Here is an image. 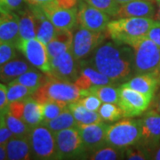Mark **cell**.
Listing matches in <instances>:
<instances>
[{"mask_svg":"<svg viewBox=\"0 0 160 160\" xmlns=\"http://www.w3.org/2000/svg\"><path fill=\"white\" fill-rule=\"evenodd\" d=\"M87 62L109 77L115 85H122L134 73L133 50L127 45H118L115 42L102 43Z\"/></svg>","mask_w":160,"mask_h":160,"instance_id":"1","label":"cell"},{"mask_svg":"<svg viewBox=\"0 0 160 160\" xmlns=\"http://www.w3.org/2000/svg\"><path fill=\"white\" fill-rule=\"evenodd\" d=\"M154 22V19L149 17L118 18L109 22L106 33L116 44L131 46L147 36Z\"/></svg>","mask_w":160,"mask_h":160,"instance_id":"2","label":"cell"},{"mask_svg":"<svg viewBox=\"0 0 160 160\" xmlns=\"http://www.w3.org/2000/svg\"><path fill=\"white\" fill-rule=\"evenodd\" d=\"M32 97L41 104L51 101L70 103L78 101L82 94L73 82L62 81L49 77L46 83L36 90Z\"/></svg>","mask_w":160,"mask_h":160,"instance_id":"3","label":"cell"},{"mask_svg":"<svg viewBox=\"0 0 160 160\" xmlns=\"http://www.w3.org/2000/svg\"><path fill=\"white\" fill-rule=\"evenodd\" d=\"M131 47L133 50L134 73L160 74V47L147 37L135 41Z\"/></svg>","mask_w":160,"mask_h":160,"instance_id":"4","label":"cell"},{"mask_svg":"<svg viewBox=\"0 0 160 160\" xmlns=\"http://www.w3.org/2000/svg\"><path fill=\"white\" fill-rule=\"evenodd\" d=\"M141 138L140 119H125L109 126L106 133L107 145L120 149L136 144Z\"/></svg>","mask_w":160,"mask_h":160,"instance_id":"5","label":"cell"},{"mask_svg":"<svg viewBox=\"0 0 160 160\" xmlns=\"http://www.w3.org/2000/svg\"><path fill=\"white\" fill-rule=\"evenodd\" d=\"M31 159H58L54 132L44 125L32 128L29 133Z\"/></svg>","mask_w":160,"mask_h":160,"instance_id":"6","label":"cell"},{"mask_svg":"<svg viewBox=\"0 0 160 160\" xmlns=\"http://www.w3.org/2000/svg\"><path fill=\"white\" fill-rule=\"evenodd\" d=\"M58 159L85 158L86 156L84 143L77 127H70L54 133Z\"/></svg>","mask_w":160,"mask_h":160,"instance_id":"7","label":"cell"},{"mask_svg":"<svg viewBox=\"0 0 160 160\" xmlns=\"http://www.w3.org/2000/svg\"><path fill=\"white\" fill-rule=\"evenodd\" d=\"M106 31L95 32L80 27L73 34L71 52L77 61L86 60L106 39Z\"/></svg>","mask_w":160,"mask_h":160,"instance_id":"8","label":"cell"},{"mask_svg":"<svg viewBox=\"0 0 160 160\" xmlns=\"http://www.w3.org/2000/svg\"><path fill=\"white\" fill-rule=\"evenodd\" d=\"M17 49L21 52L33 67L43 71L46 75L50 74L51 63L47 52V47L37 38L29 39L19 40Z\"/></svg>","mask_w":160,"mask_h":160,"instance_id":"9","label":"cell"},{"mask_svg":"<svg viewBox=\"0 0 160 160\" xmlns=\"http://www.w3.org/2000/svg\"><path fill=\"white\" fill-rule=\"evenodd\" d=\"M119 96L118 104L123 111L124 118H134L141 116L149 107L153 97L133 90L125 85L118 87Z\"/></svg>","mask_w":160,"mask_h":160,"instance_id":"10","label":"cell"},{"mask_svg":"<svg viewBox=\"0 0 160 160\" xmlns=\"http://www.w3.org/2000/svg\"><path fill=\"white\" fill-rule=\"evenodd\" d=\"M140 121L141 138L137 143L151 155L160 144V113L151 109Z\"/></svg>","mask_w":160,"mask_h":160,"instance_id":"11","label":"cell"},{"mask_svg":"<svg viewBox=\"0 0 160 160\" xmlns=\"http://www.w3.org/2000/svg\"><path fill=\"white\" fill-rule=\"evenodd\" d=\"M51 71L49 77L62 80L73 82L78 78L80 73V61H77L71 50L64 52L54 58H50Z\"/></svg>","mask_w":160,"mask_h":160,"instance_id":"12","label":"cell"},{"mask_svg":"<svg viewBox=\"0 0 160 160\" xmlns=\"http://www.w3.org/2000/svg\"><path fill=\"white\" fill-rule=\"evenodd\" d=\"M78 25L95 32L106 31L110 22L109 16L104 12L89 5L85 0H80L77 15Z\"/></svg>","mask_w":160,"mask_h":160,"instance_id":"13","label":"cell"},{"mask_svg":"<svg viewBox=\"0 0 160 160\" xmlns=\"http://www.w3.org/2000/svg\"><path fill=\"white\" fill-rule=\"evenodd\" d=\"M57 29H73L78 25V8H64L53 1L39 6Z\"/></svg>","mask_w":160,"mask_h":160,"instance_id":"14","label":"cell"},{"mask_svg":"<svg viewBox=\"0 0 160 160\" xmlns=\"http://www.w3.org/2000/svg\"><path fill=\"white\" fill-rule=\"evenodd\" d=\"M109 126V125L104 124L102 122L78 126L86 155L107 145L106 133Z\"/></svg>","mask_w":160,"mask_h":160,"instance_id":"15","label":"cell"},{"mask_svg":"<svg viewBox=\"0 0 160 160\" xmlns=\"http://www.w3.org/2000/svg\"><path fill=\"white\" fill-rule=\"evenodd\" d=\"M74 84L80 91L90 89L92 86L115 85L109 77L90 65L86 60L80 61V73Z\"/></svg>","mask_w":160,"mask_h":160,"instance_id":"16","label":"cell"},{"mask_svg":"<svg viewBox=\"0 0 160 160\" xmlns=\"http://www.w3.org/2000/svg\"><path fill=\"white\" fill-rule=\"evenodd\" d=\"M155 12V6L151 0H133L121 5L116 17L152 18Z\"/></svg>","mask_w":160,"mask_h":160,"instance_id":"17","label":"cell"},{"mask_svg":"<svg viewBox=\"0 0 160 160\" xmlns=\"http://www.w3.org/2000/svg\"><path fill=\"white\" fill-rule=\"evenodd\" d=\"M125 85L133 90L154 97L157 89L160 85V74L158 73H144L132 77Z\"/></svg>","mask_w":160,"mask_h":160,"instance_id":"18","label":"cell"},{"mask_svg":"<svg viewBox=\"0 0 160 160\" xmlns=\"http://www.w3.org/2000/svg\"><path fill=\"white\" fill-rule=\"evenodd\" d=\"M20 38L18 14L0 12V43H11L17 46Z\"/></svg>","mask_w":160,"mask_h":160,"instance_id":"19","label":"cell"},{"mask_svg":"<svg viewBox=\"0 0 160 160\" xmlns=\"http://www.w3.org/2000/svg\"><path fill=\"white\" fill-rule=\"evenodd\" d=\"M34 12L36 25V38L47 45L57 32V29L46 17L45 12L39 6H29Z\"/></svg>","mask_w":160,"mask_h":160,"instance_id":"20","label":"cell"},{"mask_svg":"<svg viewBox=\"0 0 160 160\" xmlns=\"http://www.w3.org/2000/svg\"><path fill=\"white\" fill-rule=\"evenodd\" d=\"M7 159H31V147L29 134L22 136L12 135L6 144Z\"/></svg>","mask_w":160,"mask_h":160,"instance_id":"21","label":"cell"},{"mask_svg":"<svg viewBox=\"0 0 160 160\" xmlns=\"http://www.w3.org/2000/svg\"><path fill=\"white\" fill-rule=\"evenodd\" d=\"M32 68L33 66L29 62L14 58L0 66V81L5 84H9Z\"/></svg>","mask_w":160,"mask_h":160,"instance_id":"22","label":"cell"},{"mask_svg":"<svg viewBox=\"0 0 160 160\" xmlns=\"http://www.w3.org/2000/svg\"><path fill=\"white\" fill-rule=\"evenodd\" d=\"M72 29H57L54 38L46 45L49 58H54L64 52L71 50L73 42Z\"/></svg>","mask_w":160,"mask_h":160,"instance_id":"23","label":"cell"},{"mask_svg":"<svg viewBox=\"0 0 160 160\" xmlns=\"http://www.w3.org/2000/svg\"><path fill=\"white\" fill-rule=\"evenodd\" d=\"M22 120L31 129L39 125H42L43 122L42 104L38 102L32 96L24 101Z\"/></svg>","mask_w":160,"mask_h":160,"instance_id":"24","label":"cell"},{"mask_svg":"<svg viewBox=\"0 0 160 160\" xmlns=\"http://www.w3.org/2000/svg\"><path fill=\"white\" fill-rule=\"evenodd\" d=\"M68 108L74 116L75 119L79 125H91L102 122L98 111H92L85 108L78 101L68 104Z\"/></svg>","mask_w":160,"mask_h":160,"instance_id":"25","label":"cell"},{"mask_svg":"<svg viewBox=\"0 0 160 160\" xmlns=\"http://www.w3.org/2000/svg\"><path fill=\"white\" fill-rule=\"evenodd\" d=\"M18 16L20 38L22 39H29L36 38L35 16L31 7L21 10L18 13Z\"/></svg>","mask_w":160,"mask_h":160,"instance_id":"26","label":"cell"},{"mask_svg":"<svg viewBox=\"0 0 160 160\" xmlns=\"http://www.w3.org/2000/svg\"><path fill=\"white\" fill-rule=\"evenodd\" d=\"M114 86L115 85H105V86H92L90 89L81 91V94L82 96H85L87 94H94L102 102L118 103L119 91H118V87H116Z\"/></svg>","mask_w":160,"mask_h":160,"instance_id":"27","label":"cell"},{"mask_svg":"<svg viewBox=\"0 0 160 160\" xmlns=\"http://www.w3.org/2000/svg\"><path fill=\"white\" fill-rule=\"evenodd\" d=\"M48 78H49L48 75H46L41 70L38 71L37 68L33 67L32 69H29L28 71L21 75L18 78L13 81H16L22 85H24V86L37 90L40 86H43L48 80Z\"/></svg>","mask_w":160,"mask_h":160,"instance_id":"28","label":"cell"},{"mask_svg":"<svg viewBox=\"0 0 160 160\" xmlns=\"http://www.w3.org/2000/svg\"><path fill=\"white\" fill-rule=\"evenodd\" d=\"M43 125L46 126L47 128H49L52 132H53L55 133L57 132L67 129V128L77 127L78 123L75 119L73 114L71 113V111L69 110V108H67L55 118L50 120Z\"/></svg>","mask_w":160,"mask_h":160,"instance_id":"29","label":"cell"},{"mask_svg":"<svg viewBox=\"0 0 160 160\" xmlns=\"http://www.w3.org/2000/svg\"><path fill=\"white\" fill-rule=\"evenodd\" d=\"M125 149L106 145L101 149L88 153L86 156V158L90 160L125 159Z\"/></svg>","mask_w":160,"mask_h":160,"instance_id":"30","label":"cell"},{"mask_svg":"<svg viewBox=\"0 0 160 160\" xmlns=\"http://www.w3.org/2000/svg\"><path fill=\"white\" fill-rule=\"evenodd\" d=\"M36 90L28 86L22 85L16 81H12L7 86V99L9 103L17 101H25L31 97Z\"/></svg>","mask_w":160,"mask_h":160,"instance_id":"31","label":"cell"},{"mask_svg":"<svg viewBox=\"0 0 160 160\" xmlns=\"http://www.w3.org/2000/svg\"><path fill=\"white\" fill-rule=\"evenodd\" d=\"M5 120H6V126L12 132V135H15V136L27 135L31 130V128L22 119L16 118L15 116L10 113L8 110L5 116Z\"/></svg>","mask_w":160,"mask_h":160,"instance_id":"32","label":"cell"},{"mask_svg":"<svg viewBox=\"0 0 160 160\" xmlns=\"http://www.w3.org/2000/svg\"><path fill=\"white\" fill-rule=\"evenodd\" d=\"M98 113L102 122H114L124 117L122 109L119 105H117V103L104 102L100 107Z\"/></svg>","mask_w":160,"mask_h":160,"instance_id":"33","label":"cell"},{"mask_svg":"<svg viewBox=\"0 0 160 160\" xmlns=\"http://www.w3.org/2000/svg\"><path fill=\"white\" fill-rule=\"evenodd\" d=\"M68 104L69 103L63 102H55V101L43 103L42 104V109H43L42 125L58 117L64 109L68 108Z\"/></svg>","mask_w":160,"mask_h":160,"instance_id":"34","label":"cell"},{"mask_svg":"<svg viewBox=\"0 0 160 160\" xmlns=\"http://www.w3.org/2000/svg\"><path fill=\"white\" fill-rule=\"evenodd\" d=\"M89 5L104 12L109 16L116 17L119 9V4L117 0H85Z\"/></svg>","mask_w":160,"mask_h":160,"instance_id":"35","label":"cell"},{"mask_svg":"<svg viewBox=\"0 0 160 160\" xmlns=\"http://www.w3.org/2000/svg\"><path fill=\"white\" fill-rule=\"evenodd\" d=\"M125 159L146 160L150 159L149 153L140 144H133L125 149Z\"/></svg>","mask_w":160,"mask_h":160,"instance_id":"36","label":"cell"},{"mask_svg":"<svg viewBox=\"0 0 160 160\" xmlns=\"http://www.w3.org/2000/svg\"><path fill=\"white\" fill-rule=\"evenodd\" d=\"M17 50V46L13 44L0 43V66L16 58Z\"/></svg>","mask_w":160,"mask_h":160,"instance_id":"37","label":"cell"},{"mask_svg":"<svg viewBox=\"0 0 160 160\" xmlns=\"http://www.w3.org/2000/svg\"><path fill=\"white\" fill-rule=\"evenodd\" d=\"M80 104H82L85 108L92 111H98L100 107L102 106V101L94 94H87L82 96L78 101Z\"/></svg>","mask_w":160,"mask_h":160,"instance_id":"38","label":"cell"},{"mask_svg":"<svg viewBox=\"0 0 160 160\" xmlns=\"http://www.w3.org/2000/svg\"><path fill=\"white\" fill-rule=\"evenodd\" d=\"M24 0H0V12L8 13L19 10Z\"/></svg>","mask_w":160,"mask_h":160,"instance_id":"39","label":"cell"},{"mask_svg":"<svg viewBox=\"0 0 160 160\" xmlns=\"http://www.w3.org/2000/svg\"><path fill=\"white\" fill-rule=\"evenodd\" d=\"M9 101L7 99V87L0 83V117L6 116L8 110Z\"/></svg>","mask_w":160,"mask_h":160,"instance_id":"40","label":"cell"},{"mask_svg":"<svg viewBox=\"0 0 160 160\" xmlns=\"http://www.w3.org/2000/svg\"><path fill=\"white\" fill-rule=\"evenodd\" d=\"M146 37L160 47V22L155 21Z\"/></svg>","mask_w":160,"mask_h":160,"instance_id":"41","label":"cell"},{"mask_svg":"<svg viewBox=\"0 0 160 160\" xmlns=\"http://www.w3.org/2000/svg\"><path fill=\"white\" fill-rule=\"evenodd\" d=\"M23 109H24V101L12 102L9 103V106H8V111L21 119H22Z\"/></svg>","mask_w":160,"mask_h":160,"instance_id":"42","label":"cell"},{"mask_svg":"<svg viewBox=\"0 0 160 160\" xmlns=\"http://www.w3.org/2000/svg\"><path fill=\"white\" fill-rule=\"evenodd\" d=\"M12 136V132L6 126V122L0 126V144H6Z\"/></svg>","mask_w":160,"mask_h":160,"instance_id":"43","label":"cell"},{"mask_svg":"<svg viewBox=\"0 0 160 160\" xmlns=\"http://www.w3.org/2000/svg\"><path fill=\"white\" fill-rule=\"evenodd\" d=\"M58 6L64 8H73L76 7L78 0H54Z\"/></svg>","mask_w":160,"mask_h":160,"instance_id":"44","label":"cell"},{"mask_svg":"<svg viewBox=\"0 0 160 160\" xmlns=\"http://www.w3.org/2000/svg\"><path fill=\"white\" fill-rule=\"evenodd\" d=\"M29 6H42L47 3H50L53 0H24Z\"/></svg>","mask_w":160,"mask_h":160,"instance_id":"45","label":"cell"},{"mask_svg":"<svg viewBox=\"0 0 160 160\" xmlns=\"http://www.w3.org/2000/svg\"><path fill=\"white\" fill-rule=\"evenodd\" d=\"M153 105H152V109H156L157 111H158L160 113V91L158 92L157 96L155 97V99H153Z\"/></svg>","mask_w":160,"mask_h":160,"instance_id":"46","label":"cell"},{"mask_svg":"<svg viewBox=\"0 0 160 160\" xmlns=\"http://www.w3.org/2000/svg\"><path fill=\"white\" fill-rule=\"evenodd\" d=\"M7 159L6 144H0V160Z\"/></svg>","mask_w":160,"mask_h":160,"instance_id":"47","label":"cell"},{"mask_svg":"<svg viewBox=\"0 0 160 160\" xmlns=\"http://www.w3.org/2000/svg\"><path fill=\"white\" fill-rule=\"evenodd\" d=\"M150 159L160 160V147H158L150 155Z\"/></svg>","mask_w":160,"mask_h":160,"instance_id":"48","label":"cell"},{"mask_svg":"<svg viewBox=\"0 0 160 160\" xmlns=\"http://www.w3.org/2000/svg\"><path fill=\"white\" fill-rule=\"evenodd\" d=\"M158 11L155 12L153 19H154L156 22H160V1L159 2H158Z\"/></svg>","mask_w":160,"mask_h":160,"instance_id":"49","label":"cell"},{"mask_svg":"<svg viewBox=\"0 0 160 160\" xmlns=\"http://www.w3.org/2000/svg\"><path fill=\"white\" fill-rule=\"evenodd\" d=\"M130 1H133V0H117V2H118L119 5L126 4V3H127V2H130Z\"/></svg>","mask_w":160,"mask_h":160,"instance_id":"50","label":"cell"},{"mask_svg":"<svg viewBox=\"0 0 160 160\" xmlns=\"http://www.w3.org/2000/svg\"><path fill=\"white\" fill-rule=\"evenodd\" d=\"M6 122V120H5V116L4 117H0V126L2 125V124H4Z\"/></svg>","mask_w":160,"mask_h":160,"instance_id":"51","label":"cell"},{"mask_svg":"<svg viewBox=\"0 0 160 160\" xmlns=\"http://www.w3.org/2000/svg\"><path fill=\"white\" fill-rule=\"evenodd\" d=\"M157 1H158V2H159V1H160V0H157Z\"/></svg>","mask_w":160,"mask_h":160,"instance_id":"52","label":"cell"}]
</instances>
